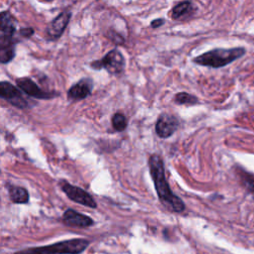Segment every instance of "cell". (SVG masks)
<instances>
[{
    "label": "cell",
    "instance_id": "cell-6",
    "mask_svg": "<svg viewBox=\"0 0 254 254\" xmlns=\"http://www.w3.org/2000/svg\"><path fill=\"white\" fill-rule=\"evenodd\" d=\"M60 186H61L63 191L66 194V196L69 199H71L72 201L82 204L84 206L91 207V208H95L97 206L93 197L87 191L82 190L81 188L72 186L65 181H61Z\"/></svg>",
    "mask_w": 254,
    "mask_h": 254
},
{
    "label": "cell",
    "instance_id": "cell-12",
    "mask_svg": "<svg viewBox=\"0 0 254 254\" xmlns=\"http://www.w3.org/2000/svg\"><path fill=\"white\" fill-rule=\"evenodd\" d=\"M63 221L65 225L71 227H88L93 224L92 218L68 208L63 214Z\"/></svg>",
    "mask_w": 254,
    "mask_h": 254
},
{
    "label": "cell",
    "instance_id": "cell-19",
    "mask_svg": "<svg viewBox=\"0 0 254 254\" xmlns=\"http://www.w3.org/2000/svg\"><path fill=\"white\" fill-rule=\"evenodd\" d=\"M245 184H246L247 188H248L251 191H254V180L248 179V180L245 181Z\"/></svg>",
    "mask_w": 254,
    "mask_h": 254
},
{
    "label": "cell",
    "instance_id": "cell-1",
    "mask_svg": "<svg viewBox=\"0 0 254 254\" xmlns=\"http://www.w3.org/2000/svg\"><path fill=\"white\" fill-rule=\"evenodd\" d=\"M148 165L150 175L154 182V186L161 203L170 211L183 212L185 210V203L172 191L166 180L164 162L162 158L157 154H153L149 157Z\"/></svg>",
    "mask_w": 254,
    "mask_h": 254
},
{
    "label": "cell",
    "instance_id": "cell-10",
    "mask_svg": "<svg viewBox=\"0 0 254 254\" xmlns=\"http://www.w3.org/2000/svg\"><path fill=\"white\" fill-rule=\"evenodd\" d=\"M71 17V12L69 10H64L61 12L47 27V38L50 41L58 40L64 32Z\"/></svg>",
    "mask_w": 254,
    "mask_h": 254
},
{
    "label": "cell",
    "instance_id": "cell-5",
    "mask_svg": "<svg viewBox=\"0 0 254 254\" xmlns=\"http://www.w3.org/2000/svg\"><path fill=\"white\" fill-rule=\"evenodd\" d=\"M91 68L99 70L105 69L109 74H120L125 67V59L118 49L110 50L103 58L90 64Z\"/></svg>",
    "mask_w": 254,
    "mask_h": 254
},
{
    "label": "cell",
    "instance_id": "cell-9",
    "mask_svg": "<svg viewBox=\"0 0 254 254\" xmlns=\"http://www.w3.org/2000/svg\"><path fill=\"white\" fill-rule=\"evenodd\" d=\"M179 126L180 121L177 116L170 113H162L157 118L155 130L160 138L166 139L171 137L177 131Z\"/></svg>",
    "mask_w": 254,
    "mask_h": 254
},
{
    "label": "cell",
    "instance_id": "cell-17",
    "mask_svg": "<svg viewBox=\"0 0 254 254\" xmlns=\"http://www.w3.org/2000/svg\"><path fill=\"white\" fill-rule=\"evenodd\" d=\"M33 34H34V29L31 28V27L22 28V29H20V31H19V35H20L22 38H25V39L30 38Z\"/></svg>",
    "mask_w": 254,
    "mask_h": 254
},
{
    "label": "cell",
    "instance_id": "cell-2",
    "mask_svg": "<svg viewBox=\"0 0 254 254\" xmlns=\"http://www.w3.org/2000/svg\"><path fill=\"white\" fill-rule=\"evenodd\" d=\"M17 21L9 11H2L0 15V62L10 63L15 57V36Z\"/></svg>",
    "mask_w": 254,
    "mask_h": 254
},
{
    "label": "cell",
    "instance_id": "cell-13",
    "mask_svg": "<svg viewBox=\"0 0 254 254\" xmlns=\"http://www.w3.org/2000/svg\"><path fill=\"white\" fill-rule=\"evenodd\" d=\"M194 11L193 4L190 0H184L175 5L171 11V16L174 20H181L190 17Z\"/></svg>",
    "mask_w": 254,
    "mask_h": 254
},
{
    "label": "cell",
    "instance_id": "cell-14",
    "mask_svg": "<svg viewBox=\"0 0 254 254\" xmlns=\"http://www.w3.org/2000/svg\"><path fill=\"white\" fill-rule=\"evenodd\" d=\"M9 196L15 203H27L29 201V192L25 188L9 185Z\"/></svg>",
    "mask_w": 254,
    "mask_h": 254
},
{
    "label": "cell",
    "instance_id": "cell-8",
    "mask_svg": "<svg viewBox=\"0 0 254 254\" xmlns=\"http://www.w3.org/2000/svg\"><path fill=\"white\" fill-rule=\"evenodd\" d=\"M18 87L27 95L37 99H52L59 95L56 91H45L30 77H20L16 79Z\"/></svg>",
    "mask_w": 254,
    "mask_h": 254
},
{
    "label": "cell",
    "instance_id": "cell-11",
    "mask_svg": "<svg viewBox=\"0 0 254 254\" xmlns=\"http://www.w3.org/2000/svg\"><path fill=\"white\" fill-rule=\"evenodd\" d=\"M92 88H93V81L88 77H84L78 80L72 86H70L67 90L66 95L68 99L81 100L91 94Z\"/></svg>",
    "mask_w": 254,
    "mask_h": 254
},
{
    "label": "cell",
    "instance_id": "cell-15",
    "mask_svg": "<svg viewBox=\"0 0 254 254\" xmlns=\"http://www.w3.org/2000/svg\"><path fill=\"white\" fill-rule=\"evenodd\" d=\"M174 101L179 105H194L198 102V99L196 96L190 93L181 91L175 95Z\"/></svg>",
    "mask_w": 254,
    "mask_h": 254
},
{
    "label": "cell",
    "instance_id": "cell-3",
    "mask_svg": "<svg viewBox=\"0 0 254 254\" xmlns=\"http://www.w3.org/2000/svg\"><path fill=\"white\" fill-rule=\"evenodd\" d=\"M245 54L244 48H231V49H213L206 53H203L192 59V62L196 64L218 68L225 66L226 64L241 58Z\"/></svg>",
    "mask_w": 254,
    "mask_h": 254
},
{
    "label": "cell",
    "instance_id": "cell-7",
    "mask_svg": "<svg viewBox=\"0 0 254 254\" xmlns=\"http://www.w3.org/2000/svg\"><path fill=\"white\" fill-rule=\"evenodd\" d=\"M0 96L17 108L24 109L30 106L22 91L9 81L3 80L0 82Z\"/></svg>",
    "mask_w": 254,
    "mask_h": 254
},
{
    "label": "cell",
    "instance_id": "cell-16",
    "mask_svg": "<svg viewBox=\"0 0 254 254\" xmlns=\"http://www.w3.org/2000/svg\"><path fill=\"white\" fill-rule=\"evenodd\" d=\"M111 122H112V127L114 128V130L119 131V132L124 131L127 127V118L122 112L114 113L111 118Z\"/></svg>",
    "mask_w": 254,
    "mask_h": 254
},
{
    "label": "cell",
    "instance_id": "cell-18",
    "mask_svg": "<svg viewBox=\"0 0 254 254\" xmlns=\"http://www.w3.org/2000/svg\"><path fill=\"white\" fill-rule=\"evenodd\" d=\"M165 24V19L163 18H157V19H154L150 26L153 28V29H157V28H160L161 26H163Z\"/></svg>",
    "mask_w": 254,
    "mask_h": 254
},
{
    "label": "cell",
    "instance_id": "cell-4",
    "mask_svg": "<svg viewBox=\"0 0 254 254\" xmlns=\"http://www.w3.org/2000/svg\"><path fill=\"white\" fill-rule=\"evenodd\" d=\"M88 244L89 241L84 238H73L50 245L23 249L14 254H80Z\"/></svg>",
    "mask_w": 254,
    "mask_h": 254
}]
</instances>
